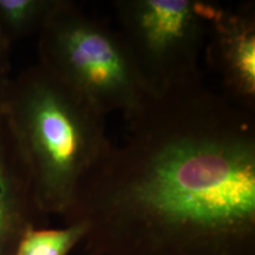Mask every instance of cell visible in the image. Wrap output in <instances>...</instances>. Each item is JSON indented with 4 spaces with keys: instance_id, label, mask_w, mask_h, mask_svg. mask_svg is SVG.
<instances>
[{
    "instance_id": "5",
    "label": "cell",
    "mask_w": 255,
    "mask_h": 255,
    "mask_svg": "<svg viewBox=\"0 0 255 255\" xmlns=\"http://www.w3.org/2000/svg\"><path fill=\"white\" fill-rule=\"evenodd\" d=\"M206 60L221 79L222 94L248 109H255V6L228 8L220 5L210 25Z\"/></svg>"
},
{
    "instance_id": "9",
    "label": "cell",
    "mask_w": 255,
    "mask_h": 255,
    "mask_svg": "<svg viewBox=\"0 0 255 255\" xmlns=\"http://www.w3.org/2000/svg\"><path fill=\"white\" fill-rule=\"evenodd\" d=\"M11 45L0 36V85L9 77V56Z\"/></svg>"
},
{
    "instance_id": "3",
    "label": "cell",
    "mask_w": 255,
    "mask_h": 255,
    "mask_svg": "<svg viewBox=\"0 0 255 255\" xmlns=\"http://www.w3.org/2000/svg\"><path fill=\"white\" fill-rule=\"evenodd\" d=\"M39 65L96 110L132 117L148 101L119 30L60 0L38 33Z\"/></svg>"
},
{
    "instance_id": "2",
    "label": "cell",
    "mask_w": 255,
    "mask_h": 255,
    "mask_svg": "<svg viewBox=\"0 0 255 255\" xmlns=\"http://www.w3.org/2000/svg\"><path fill=\"white\" fill-rule=\"evenodd\" d=\"M0 108L41 213L64 219L83 178L111 145L105 116L39 64L0 85Z\"/></svg>"
},
{
    "instance_id": "1",
    "label": "cell",
    "mask_w": 255,
    "mask_h": 255,
    "mask_svg": "<svg viewBox=\"0 0 255 255\" xmlns=\"http://www.w3.org/2000/svg\"><path fill=\"white\" fill-rule=\"evenodd\" d=\"M65 225L87 255H255V114L202 79L149 97Z\"/></svg>"
},
{
    "instance_id": "4",
    "label": "cell",
    "mask_w": 255,
    "mask_h": 255,
    "mask_svg": "<svg viewBox=\"0 0 255 255\" xmlns=\"http://www.w3.org/2000/svg\"><path fill=\"white\" fill-rule=\"evenodd\" d=\"M220 4L206 0H119V32L148 97L201 81L200 55Z\"/></svg>"
},
{
    "instance_id": "8",
    "label": "cell",
    "mask_w": 255,
    "mask_h": 255,
    "mask_svg": "<svg viewBox=\"0 0 255 255\" xmlns=\"http://www.w3.org/2000/svg\"><path fill=\"white\" fill-rule=\"evenodd\" d=\"M85 226L68 223L60 228L33 227L19 241L14 255H69L84 241Z\"/></svg>"
},
{
    "instance_id": "7",
    "label": "cell",
    "mask_w": 255,
    "mask_h": 255,
    "mask_svg": "<svg viewBox=\"0 0 255 255\" xmlns=\"http://www.w3.org/2000/svg\"><path fill=\"white\" fill-rule=\"evenodd\" d=\"M60 0H0V36L9 45L38 34Z\"/></svg>"
},
{
    "instance_id": "6",
    "label": "cell",
    "mask_w": 255,
    "mask_h": 255,
    "mask_svg": "<svg viewBox=\"0 0 255 255\" xmlns=\"http://www.w3.org/2000/svg\"><path fill=\"white\" fill-rule=\"evenodd\" d=\"M45 218L38 206L26 163L0 108V255H14L25 233L44 227Z\"/></svg>"
}]
</instances>
